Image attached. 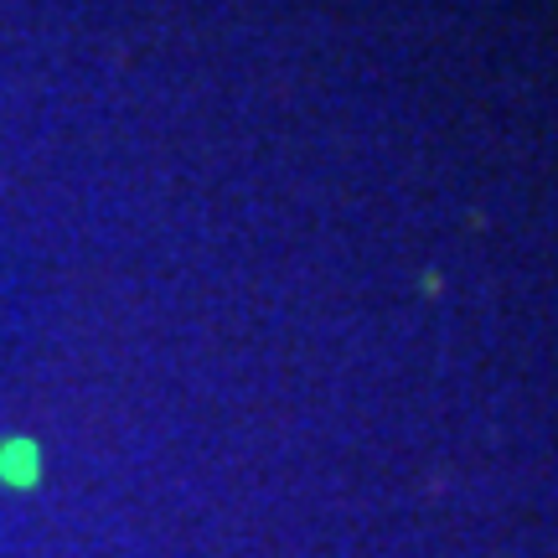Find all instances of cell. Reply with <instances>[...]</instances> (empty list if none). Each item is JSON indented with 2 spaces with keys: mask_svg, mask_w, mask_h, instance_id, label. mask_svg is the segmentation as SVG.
Instances as JSON below:
<instances>
[{
  "mask_svg": "<svg viewBox=\"0 0 558 558\" xmlns=\"http://www.w3.org/2000/svg\"><path fill=\"white\" fill-rule=\"evenodd\" d=\"M5 476L32 481V445H16V450H5Z\"/></svg>",
  "mask_w": 558,
  "mask_h": 558,
  "instance_id": "1",
  "label": "cell"
}]
</instances>
